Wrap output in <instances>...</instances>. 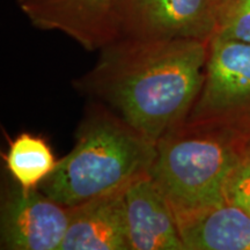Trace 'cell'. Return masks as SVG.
<instances>
[{"label":"cell","instance_id":"1","mask_svg":"<svg viewBox=\"0 0 250 250\" xmlns=\"http://www.w3.org/2000/svg\"><path fill=\"white\" fill-rule=\"evenodd\" d=\"M210 42L118 39L100 50L78 90L158 144L184 124L202 88Z\"/></svg>","mask_w":250,"mask_h":250},{"label":"cell","instance_id":"2","mask_svg":"<svg viewBox=\"0 0 250 250\" xmlns=\"http://www.w3.org/2000/svg\"><path fill=\"white\" fill-rule=\"evenodd\" d=\"M155 155L156 144L92 101L78 127L73 148L39 189L72 208L126 189L149 174Z\"/></svg>","mask_w":250,"mask_h":250},{"label":"cell","instance_id":"3","mask_svg":"<svg viewBox=\"0 0 250 250\" xmlns=\"http://www.w3.org/2000/svg\"><path fill=\"white\" fill-rule=\"evenodd\" d=\"M245 145L212 131L181 125L156 144L149 175L175 217L226 203L225 186Z\"/></svg>","mask_w":250,"mask_h":250},{"label":"cell","instance_id":"4","mask_svg":"<svg viewBox=\"0 0 250 250\" xmlns=\"http://www.w3.org/2000/svg\"><path fill=\"white\" fill-rule=\"evenodd\" d=\"M250 140V43L213 37L202 88L184 124Z\"/></svg>","mask_w":250,"mask_h":250},{"label":"cell","instance_id":"5","mask_svg":"<svg viewBox=\"0 0 250 250\" xmlns=\"http://www.w3.org/2000/svg\"><path fill=\"white\" fill-rule=\"evenodd\" d=\"M221 5L220 0H120V39L210 42Z\"/></svg>","mask_w":250,"mask_h":250},{"label":"cell","instance_id":"6","mask_svg":"<svg viewBox=\"0 0 250 250\" xmlns=\"http://www.w3.org/2000/svg\"><path fill=\"white\" fill-rule=\"evenodd\" d=\"M71 219L68 206L37 189L18 186L6 196L0 219V248L59 250Z\"/></svg>","mask_w":250,"mask_h":250},{"label":"cell","instance_id":"7","mask_svg":"<svg viewBox=\"0 0 250 250\" xmlns=\"http://www.w3.org/2000/svg\"><path fill=\"white\" fill-rule=\"evenodd\" d=\"M120 0H17L33 26L57 30L87 51L101 50L120 39Z\"/></svg>","mask_w":250,"mask_h":250},{"label":"cell","instance_id":"8","mask_svg":"<svg viewBox=\"0 0 250 250\" xmlns=\"http://www.w3.org/2000/svg\"><path fill=\"white\" fill-rule=\"evenodd\" d=\"M131 250H186L170 203L151 175L125 189Z\"/></svg>","mask_w":250,"mask_h":250},{"label":"cell","instance_id":"9","mask_svg":"<svg viewBox=\"0 0 250 250\" xmlns=\"http://www.w3.org/2000/svg\"><path fill=\"white\" fill-rule=\"evenodd\" d=\"M124 190L72 206L59 250H131Z\"/></svg>","mask_w":250,"mask_h":250},{"label":"cell","instance_id":"10","mask_svg":"<svg viewBox=\"0 0 250 250\" xmlns=\"http://www.w3.org/2000/svg\"><path fill=\"white\" fill-rule=\"evenodd\" d=\"M176 220L186 250H250V214L235 205L224 203Z\"/></svg>","mask_w":250,"mask_h":250},{"label":"cell","instance_id":"11","mask_svg":"<svg viewBox=\"0 0 250 250\" xmlns=\"http://www.w3.org/2000/svg\"><path fill=\"white\" fill-rule=\"evenodd\" d=\"M6 167L21 189H37L55 169L54 153L41 137L23 132L9 144Z\"/></svg>","mask_w":250,"mask_h":250},{"label":"cell","instance_id":"12","mask_svg":"<svg viewBox=\"0 0 250 250\" xmlns=\"http://www.w3.org/2000/svg\"><path fill=\"white\" fill-rule=\"evenodd\" d=\"M214 36L250 43V5L235 0H226L221 5Z\"/></svg>","mask_w":250,"mask_h":250},{"label":"cell","instance_id":"13","mask_svg":"<svg viewBox=\"0 0 250 250\" xmlns=\"http://www.w3.org/2000/svg\"><path fill=\"white\" fill-rule=\"evenodd\" d=\"M225 201L250 214V153H243L225 186Z\"/></svg>","mask_w":250,"mask_h":250},{"label":"cell","instance_id":"14","mask_svg":"<svg viewBox=\"0 0 250 250\" xmlns=\"http://www.w3.org/2000/svg\"><path fill=\"white\" fill-rule=\"evenodd\" d=\"M245 149H246V151L248 152V153H250V140H249V142H247V143H246V145H245Z\"/></svg>","mask_w":250,"mask_h":250},{"label":"cell","instance_id":"15","mask_svg":"<svg viewBox=\"0 0 250 250\" xmlns=\"http://www.w3.org/2000/svg\"><path fill=\"white\" fill-rule=\"evenodd\" d=\"M235 1H240V2H245V4L250 5V0H235Z\"/></svg>","mask_w":250,"mask_h":250},{"label":"cell","instance_id":"16","mask_svg":"<svg viewBox=\"0 0 250 250\" xmlns=\"http://www.w3.org/2000/svg\"><path fill=\"white\" fill-rule=\"evenodd\" d=\"M220 1H221V4H224V2L226 1V0H220Z\"/></svg>","mask_w":250,"mask_h":250}]
</instances>
